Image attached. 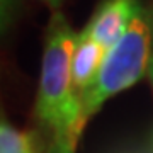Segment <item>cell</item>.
Instances as JSON below:
<instances>
[{
    "mask_svg": "<svg viewBox=\"0 0 153 153\" xmlns=\"http://www.w3.org/2000/svg\"><path fill=\"white\" fill-rule=\"evenodd\" d=\"M78 34L63 14L55 12L46 34L43 66L36 100V116L53 131L49 153H73L85 123L82 121V95L71 82V55Z\"/></svg>",
    "mask_w": 153,
    "mask_h": 153,
    "instance_id": "cell-1",
    "label": "cell"
},
{
    "mask_svg": "<svg viewBox=\"0 0 153 153\" xmlns=\"http://www.w3.org/2000/svg\"><path fill=\"white\" fill-rule=\"evenodd\" d=\"M146 73H148V76H150V80H152V83H153V55L150 56V61H148Z\"/></svg>",
    "mask_w": 153,
    "mask_h": 153,
    "instance_id": "cell-7",
    "label": "cell"
},
{
    "mask_svg": "<svg viewBox=\"0 0 153 153\" xmlns=\"http://www.w3.org/2000/svg\"><path fill=\"white\" fill-rule=\"evenodd\" d=\"M152 29L143 9L138 7L128 29L109 49L95 82L82 95V121L87 123L100 105L116 94L131 87L143 76L150 61Z\"/></svg>",
    "mask_w": 153,
    "mask_h": 153,
    "instance_id": "cell-2",
    "label": "cell"
},
{
    "mask_svg": "<svg viewBox=\"0 0 153 153\" xmlns=\"http://www.w3.org/2000/svg\"><path fill=\"white\" fill-rule=\"evenodd\" d=\"M0 153H39V143L34 133L19 131L5 119L0 128Z\"/></svg>",
    "mask_w": 153,
    "mask_h": 153,
    "instance_id": "cell-5",
    "label": "cell"
},
{
    "mask_svg": "<svg viewBox=\"0 0 153 153\" xmlns=\"http://www.w3.org/2000/svg\"><path fill=\"white\" fill-rule=\"evenodd\" d=\"M43 4H46V5H49L51 9H60L61 4H63V0H41Z\"/></svg>",
    "mask_w": 153,
    "mask_h": 153,
    "instance_id": "cell-6",
    "label": "cell"
},
{
    "mask_svg": "<svg viewBox=\"0 0 153 153\" xmlns=\"http://www.w3.org/2000/svg\"><path fill=\"white\" fill-rule=\"evenodd\" d=\"M138 7L136 0H105L83 31L109 51L124 34Z\"/></svg>",
    "mask_w": 153,
    "mask_h": 153,
    "instance_id": "cell-3",
    "label": "cell"
},
{
    "mask_svg": "<svg viewBox=\"0 0 153 153\" xmlns=\"http://www.w3.org/2000/svg\"><path fill=\"white\" fill-rule=\"evenodd\" d=\"M107 53L109 51L85 31L78 34L71 55V82L76 94L83 95V92L95 82Z\"/></svg>",
    "mask_w": 153,
    "mask_h": 153,
    "instance_id": "cell-4",
    "label": "cell"
}]
</instances>
